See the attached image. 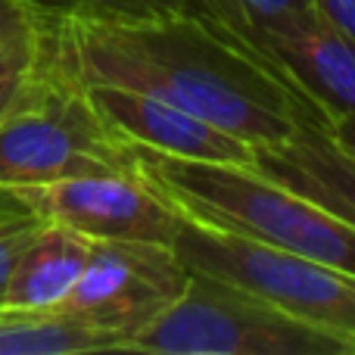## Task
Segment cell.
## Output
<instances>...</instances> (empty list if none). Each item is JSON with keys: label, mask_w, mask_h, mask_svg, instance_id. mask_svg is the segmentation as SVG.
<instances>
[{"label": "cell", "mask_w": 355, "mask_h": 355, "mask_svg": "<svg viewBox=\"0 0 355 355\" xmlns=\"http://www.w3.org/2000/svg\"><path fill=\"white\" fill-rule=\"evenodd\" d=\"M41 62L87 85L162 97L215 128L268 147L321 112L271 66L196 10L137 19H60L41 28Z\"/></svg>", "instance_id": "cell-1"}, {"label": "cell", "mask_w": 355, "mask_h": 355, "mask_svg": "<svg viewBox=\"0 0 355 355\" xmlns=\"http://www.w3.org/2000/svg\"><path fill=\"white\" fill-rule=\"evenodd\" d=\"M137 168L181 215L355 275V225L256 168L137 150Z\"/></svg>", "instance_id": "cell-2"}, {"label": "cell", "mask_w": 355, "mask_h": 355, "mask_svg": "<svg viewBox=\"0 0 355 355\" xmlns=\"http://www.w3.org/2000/svg\"><path fill=\"white\" fill-rule=\"evenodd\" d=\"M137 172V150L110 128L78 81L41 62L22 97L0 116V187Z\"/></svg>", "instance_id": "cell-3"}, {"label": "cell", "mask_w": 355, "mask_h": 355, "mask_svg": "<svg viewBox=\"0 0 355 355\" xmlns=\"http://www.w3.org/2000/svg\"><path fill=\"white\" fill-rule=\"evenodd\" d=\"M125 352L153 355H355L349 340L293 318L275 302L190 271L181 296L128 340Z\"/></svg>", "instance_id": "cell-4"}, {"label": "cell", "mask_w": 355, "mask_h": 355, "mask_svg": "<svg viewBox=\"0 0 355 355\" xmlns=\"http://www.w3.org/2000/svg\"><path fill=\"white\" fill-rule=\"evenodd\" d=\"M172 246L190 271L237 284L293 318L337 334L355 346V275L200 225L187 215Z\"/></svg>", "instance_id": "cell-5"}, {"label": "cell", "mask_w": 355, "mask_h": 355, "mask_svg": "<svg viewBox=\"0 0 355 355\" xmlns=\"http://www.w3.org/2000/svg\"><path fill=\"white\" fill-rule=\"evenodd\" d=\"M187 10L237 37L312 103L324 122L355 116V37L327 22L318 10L287 22H252L209 0H187Z\"/></svg>", "instance_id": "cell-6"}, {"label": "cell", "mask_w": 355, "mask_h": 355, "mask_svg": "<svg viewBox=\"0 0 355 355\" xmlns=\"http://www.w3.org/2000/svg\"><path fill=\"white\" fill-rule=\"evenodd\" d=\"M190 268L175 246L144 240H94L91 259L60 309L78 315L125 352L128 340L181 296Z\"/></svg>", "instance_id": "cell-7"}, {"label": "cell", "mask_w": 355, "mask_h": 355, "mask_svg": "<svg viewBox=\"0 0 355 355\" xmlns=\"http://www.w3.org/2000/svg\"><path fill=\"white\" fill-rule=\"evenodd\" d=\"M19 193L41 218L69 225L94 240H144L172 246L184 225V215L141 168L66 178L22 187Z\"/></svg>", "instance_id": "cell-8"}, {"label": "cell", "mask_w": 355, "mask_h": 355, "mask_svg": "<svg viewBox=\"0 0 355 355\" xmlns=\"http://www.w3.org/2000/svg\"><path fill=\"white\" fill-rule=\"evenodd\" d=\"M85 91L97 112L110 122V128L135 150L172 156V159L252 168V159H256L252 144L215 128L212 122L168 100L119 85H87Z\"/></svg>", "instance_id": "cell-9"}, {"label": "cell", "mask_w": 355, "mask_h": 355, "mask_svg": "<svg viewBox=\"0 0 355 355\" xmlns=\"http://www.w3.org/2000/svg\"><path fill=\"white\" fill-rule=\"evenodd\" d=\"M252 168L355 225V159L324 135L315 119L290 141L256 147Z\"/></svg>", "instance_id": "cell-10"}, {"label": "cell", "mask_w": 355, "mask_h": 355, "mask_svg": "<svg viewBox=\"0 0 355 355\" xmlns=\"http://www.w3.org/2000/svg\"><path fill=\"white\" fill-rule=\"evenodd\" d=\"M94 250V237L75 231L60 221L44 218L41 231L31 237L19 256L3 293V306L10 312H47L60 309L75 290L81 271Z\"/></svg>", "instance_id": "cell-11"}, {"label": "cell", "mask_w": 355, "mask_h": 355, "mask_svg": "<svg viewBox=\"0 0 355 355\" xmlns=\"http://www.w3.org/2000/svg\"><path fill=\"white\" fill-rule=\"evenodd\" d=\"M116 352L112 340L66 309L10 312L0 309V355H81Z\"/></svg>", "instance_id": "cell-12"}, {"label": "cell", "mask_w": 355, "mask_h": 355, "mask_svg": "<svg viewBox=\"0 0 355 355\" xmlns=\"http://www.w3.org/2000/svg\"><path fill=\"white\" fill-rule=\"evenodd\" d=\"M37 25L60 19H137L187 10V0H25Z\"/></svg>", "instance_id": "cell-13"}, {"label": "cell", "mask_w": 355, "mask_h": 355, "mask_svg": "<svg viewBox=\"0 0 355 355\" xmlns=\"http://www.w3.org/2000/svg\"><path fill=\"white\" fill-rule=\"evenodd\" d=\"M41 225L44 218L22 200L19 190L0 187V306H3L6 284H10L19 256L31 243V237L41 231Z\"/></svg>", "instance_id": "cell-14"}, {"label": "cell", "mask_w": 355, "mask_h": 355, "mask_svg": "<svg viewBox=\"0 0 355 355\" xmlns=\"http://www.w3.org/2000/svg\"><path fill=\"white\" fill-rule=\"evenodd\" d=\"M41 69V31L0 44V116L22 97Z\"/></svg>", "instance_id": "cell-15"}, {"label": "cell", "mask_w": 355, "mask_h": 355, "mask_svg": "<svg viewBox=\"0 0 355 355\" xmlns=\"http://www.w3.org/2000/svg\"><path fill=\"white\" fill-rule=\"evenodd\" d=\"M252 22H287L315 12V0H209Z\"/></svg>", "instance_id": "cell-16"}, {"label": "cell", "mask_w": 355, "mask_h": 355, "mask_svg": "<svg viewBox=\"0 0 355 355\" xmlns=\"http://www.w3.org/2000/svg\"><path fill=\"white\" fill-rule=\"evenodd\" d=\"M35 31H41V25L31 16L25 0H0V44H10L16 37H28Z\"/></svg>", "instance_id": "cell-17"}, {"label": "cell", "mask_w": 355, "mask_h": 355, "mask_svg": "<svg viewBox=\"0 0 355 355\" xmlns=\"http://www.w3.org/2000/svg\"><path fill=\"white\" fill-rule=\"evenodd\" d=\"M315 10L340 31L355 37V0H315Z\"/></svg>", "instance_id": "cell-18"}, {"label": "cell", "mask_w": 355, "mask_h": 355, "mask_svg": "<svg viewBox=\"0 0 355 355\" xmlns=\"http://www.w3.org/2000/svg\"><path fill=\"white\" fill-rule=\"evenodd\" d=\"M321 128H324V135L331 137L343 153H349L355 159V116H337V119H331V122H324Z\"/></svg>", "instance_id": "cell-19"}]
</instances>
